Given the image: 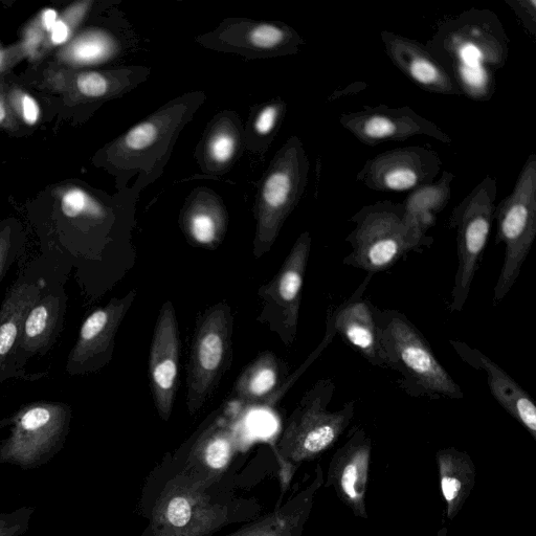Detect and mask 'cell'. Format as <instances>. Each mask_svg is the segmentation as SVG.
<instances>
[{
    "label": "cell",
    "instance_id": "1",
    "mask_svg": "<svg viewBox=\"0 0 536 536\" xmlns=\"http://www.w3.org/2000/svg\"><path fill=\"white\" fill-rule=\"evenodd\" d=\"M509 38L499 17L469 9L438 24L426 48L455 82L462 96L488 102L509 56Z\"/></svg>",
    "mask_w": 536,
    "mask_h": 536
},
{
    "label": "cell",
    "instance_id": "2",
    "mask_svg": "<svg viewBox=\"0 0 536 536\" xmlns=\"http://www.w3.org/2000/svg\"><path fill=\"white\" fill-rule=\"evenodd\" d=\"M334 392L331 379H322L302 397L288 418L276 446L284 490L303 462L314 460L330 450L350 426L355 401L331 412L328 406Z\"/></svg>",
    "mask_w": 536,
    "mask_h": 536
},
{
    "label": "cell",
    "instance_id": "3",
    "mask_svg": "<svg viewBox=\"0 0 536 536\" xmlns=\"http://www.w3.org/2000/svg\"><path fill=\"white\" fill-rule=\"evenodd\" d=\"M217 483L181 469L155 500L141 536H212L238 521L233 504L214 494Z\"/></svg>",
    "mask_w": 536,
    "mask_h": 536
},
{
    "label": "cell",
    "instance_id": "4",
    "mask_svg": "<svg viewBox=\"0 0 536 536\" xmlns=\"http://www.w3.org/2000/svg\"><path fill=\"white\" fill-rule=\"evenodd\" d=\"M374 312L387 366L402 375L409 394L456 400L464 397L427 339L404 314L376 307Z\"/></svg>",
    "mask_w": 536,
    "mask_h": 536
},
{
    "label": "cell",
    "instance_id": "5",
    "mask_svg": "<svg viewBox=\"0 0 536 536\" xmlns=\"http://www.w3.org/2000/svg\"><path fill=\"white\" fill-rule=\"evenodd\" d=\"M349 221L355 226L346 238L352 251L343 262L371 275L385 272L409 253L428 247L407 228L402 204L391 200L365 206Z\"/></svg>",
    "mask_w": 536,
    "mask_h": 536
},
{
    "label": "cell",
    "instance_id": "6",
    "mask_svg": "<svg viewBox=\"0 0 536 536\" xmlns=\"http://www.w3.org/2000/svg\"><path fill=\"white\" fill-rule=\"evenodd\" d=\"M234 314L232 306L220 302L198 318L187 368L186 404L191 416L204 409L233 357Z\"/></svg>",
    "mask_w": 536,
    "mask_h": 536
},
{
    "label": "cell",
    "instance_id": "7",
    "mask_svg": "<svg viewBox=\"0 0 536 536\" xmlns=\"http://www.w3.org/2000/svg\"><path fill=\"white\" fill-rule=\"evenodd\" d=\"M497 243L505 248L494 293L498 306L517 282L536 237V154L532 152L510 194L496 206Z\"/></svg>",
    "mask_w": 536,
    "mask_h": 536
},
{
    "label": "cell",
    "instance_id": "8",
    "mask_svg": "<svg viewBox=\"0 0 536 536\" xmlns=\"http://www.w3.org/2000/svg\"><path fill=\"white\" fill-rule=\"evenodd\" d=\"M308 172L309 160L302 142L290 139L267 173L258 198L253 247L256 259L272 250L284 222L301 200Z\"/></svg>",
    "mask_w": 536,
    "mask_h": 536
},
{
    "label": "cell",
    "instance_id": "9",
    "mask_svg": "<svg viewBox=\"0 0 536 536\" xmlns=\"http://www.w3.org/2000/svg\"><path fill=\"white\" fill-rule=\"evenodd\" d=\"M498 182L486 175L454 209L450 227L457 234L458 268L452 290L451 311L461 312L471 293L495 221Z\"/></svg>",
    "mask_w": 536,
    "mask_h": 536
},
{
    "label": "cell",
    "instance_id": "10",
    "mask_svg": "<svg viewBox=\"0 0 536 536\" xmlns=\"http://www.w3.org/2000/svg\"><path fill=\"white\" fill-rule=\"evenodd\" d=\"M311 235L304 232L297 239L278 274L260 287L262 310L258 321L275 332L286 346L297 339L302 292L311 251Z\"/></svg>",
    "mask_w": 536,
    "mask_h": 536
},
{
    "label": "cell",
    "instance_id": "11",
    "mask_svg": "<svg viewBox=\"0 0 536 536\" xmlns=\"http://www.w3.org/2000/svg\"><path fill=\"white\" fill-rule=\"evenodd\" d=\"M201 103L203 95H187L125 133L120 147L128 168L134 170V174L145 172V176H150L156 168L163 166L178 134Z\"/></svg>",
    "mask_w": 536,
    "mask_h": 536
},
{
    "label": "cell",
    "instance_id": "12",
    "mask_svg": "<svg viewBox=\"0 0 536 536\" xmlns=\"http://www.w3.org/2000/svg\"><path fill=\"white\" fill-rule=\"evenodd\" d=\"M441 168L440 156L432 148H396L368 160L356 182L375 192H412L433 184Z\"/></svg>",
    "mask_w": 536,
    "mask_h": 536
},
{
    "label": "cell",
    "instance_id": "13",
    "mask_svg": "<svg viewBox=\"0 0 536 536\" xmlns=\"http://www.w3.org/2000/svg\"><path fill=\"white\" fill-rule=\"evenodd\" d=\"M341 125L354 138L367 146L405 142L414 137H429L443 144H452L448 133L427 118L421 117L408 106H365L354 113L340 116Z\"/></svg>",
    "mask_w": 536,
    "mask_h": 536
},
{
    "label": "cell",
    "instance_id": "14",
    "mask_svg": "<svg viewBox=\"0 0 536 536\" xmlns=\"http://www.w3.org/2000/svg\"><path fill=\"white\" fill-rule=\"evenodd\" d=\"M136 298V290H131L123 298L111 299L86 318L67 359V373H95L113 360L117 333Z\"/></svg>",
    "mask_w": 536,
    "mask_h": 536
},
{
    "label": "cell",
    "instance_id": "15",
    "mask_svg": "<svg viewBox=\"0 0 536 536\" xmlns=\"http://www.w3.org/2000/svg\"><path fill=\"white\" fill-rule=\"evenodd\" d=\"M181 337L173 303L161 307L149 353V379L154 406L168 422L174 408L180 374Z\"/></svg>",
    "mask_w": 536,
    "mask_h": 536
},
{
    "label": "cell",
    "instance_id": "16",
    "mask_svg": "<svg viewBox=\"0 0 536 536\" xmlns=\"http://www.w3.org/2000/svg\"><path fill=\"white\" fill-rule=\"evenodd\" d=\"M372 441L366 431L355 427L346 443L331 458L325 486L335 494L357 518L367 520L368 491Z\"/></svg>",
    "mask_w": 536,
    "mask_h": 536
},
{
    "label": "cell",
    "instance_id": "17",
    "mask_svg": "<svg viewBox=\"0 0 536 536\" xmlns=\"http://www.w3.org/2000/svg\"><path fill=\"white\" fill-rule=\"evenodd\" d=\"M208 426L191 445L185 471L210 482H219L239 450L238 416L228 405L212 414Z\"/></svg>",
    "mask_w": 536,
    "mask_h": 536
},
{
    "label": "cell",
    "instance_id": "18",
    "mask_svg": "<svg viewBox=\"0 0 536 536\" xmlns=\"http://www.w3.org/2000/svg\"><path fill=\"white\" fill-rule=\"evenodd\" d=\"M289 375L286 363L274 352L260 353L237 378L229 408L239 417L249 410L274 407Z\"/></svg>",
    "mask_w": 536,
    "mask_h": 536
},
{
    "label": "cell",
    "instance_id": "19",
    "mask_svg": "<svg viewBox=\"0 0 536 536\" xmlns=\"http://www.w3.org/2000/svg\"><path fill=\"white\" fill-rule=\"evenodd\" d=\"M381 37L392 63L423 91L462 96L455 82L424 44L389 31H383Z\"/></svg>",
    "mask_w": 536,
    "mask_h": 536
},
{
    "label": "cell",
    "instance_id": "20",
    "mask_svg": "<svg viewBox=\"0 0 536 536\" xmlns=\"http://www.w3.org/2000/svg\"><path fill=\"white\" fill-rule=\"evenodd\" d=\"M215 41L223 44L222 49L256 57L296 54L303 44L300 35L285 25L239 20L217 30Z\"/></svg>",
    "mask_w": 536,
    "mask_h": 536
},
{
    "label": "cell",
    "instance_id": "21",
    "mask_svg": "<svg viewBox=\"0 0 536 536\" xmlns=\"http://www.w3.org/2000/svg\"><path fill=\"white\" fill-rule=\"evenodd\" d=\"M450 343L466 364L485 372L490 393L536 440V407L529 394L505 370L478 349L460 341Z\"/></svg>",
    "mask_w": 536,
    "mask_h": 536
},
{
    "label": "cell",
    "instance_id": "22",
    "mask_svg": "<svg viewBox=\"0 0 536 536\" xmlns=\"http://www.w3.org/2000/svg\"><path fill=\"white\" fill-rule=\"evenodd\" d=\"M70 417V407L61 402H38L27 406L16 417L10 451L32 455L49 448L59 439Z\"/></svg>",
    "mask_w": 536,
    "mask_h": 536
},
{
    "label": "cell",
    "instance_id": "23",
    "mask_svg": "<svg viewBox=\"0 0 536 536\" xmlns=\"http://www.w3.org/2000/svg\"><path fill=\"white\" fill-rule=\"evenodd\" d=\"M66 300L63 290L46 289L30 308L19 334L17 365L34 355L46 354L53 347L62 328Z\"/></svg>",
    "mask_w": 536,
    "mask_h": 536
},
{
    "label": "cell",
    "instance_id": "24",
    "mask_svg": "<svg viewBox=\"0 0 536 536\" xmlns=\"http://www.w3.org/2000/svg\"><path fill=\"white\" fill-rule=\"evenodd\" d=\"M355 295L332 314L335 332L373 366L388 368L374 306Z\"/></svg>",
    "mask_w": 536,
    "mask_h": 536
},
{
    "label": "cell",
    "instance_id": "25",
    "mask_svg": "<svg viewBox=\"0 0 536 536\" xmlns=\"http://www.w3.org/2000/svg\"><path fill=\"white\" fill-rule=\"evenodd\" d=\"M46 286L42 279L20 280L10 288L0 307V383L11 376V365H17L16 350L22 323Z\"/></svg>",
    "mask_w": 536,
    "mask_h": 536
},
{
    "label": "cell",
    "instance_id": "26",
    "mask_svg": "<svg viewBox=\"0 0 536 536\" xmlns=\"http://www.w3.org/2000/svg\"><path fill=\"white\" fill-rule=\"evenodd\" d=\"M324 480L322 466L318 465L316 478L300 493L268 515L227 536H301Z\"/></svg>",
    "mask_w": 536,
    "mask_h": 536
},
{
    "label": "cell",
    "instance_id": "27",
    "mask_svg": "<svg viewBox=\"0 0 536 536\" xmlns=\"http://www.w3.org/2000/svg\"><path fill=\"white\" fill-rule=\"evenodd\" d=\"M455 174L444 171L433 184L416 189L408 195L402 208L409 231L429 247L433 238L428 231L435 225L437 216L448 207L452 198Z\"/></svg>",
    "mask_w": 536,
    "mask_h": 536
},
{
    "label": "cell",
    "instance_id": "28",
    "mask_svg": "<svg viewBox=\"0 0 536 536\" xmlns=\"http://www.w3.org/2000/svg\"><path fill=\"white\" fill-rule=\"evenodd\" d=\"M436 461L446 518L453 521L475 487L476 466L471 456L455 448L438 451Z\"/></svg>",
    "mask_w": 536,
    "mask_h": 536
},
{
    "label": "cell",
    "instance_id": "29",
    "mask_svg": "<svg viewBox=\"0 0 536 536\" xmlns=\"http://www.w3.org/2000/svg\"><path fill=\"white\" fill-rule=\"evenodd\" d=\"M183 228L190 241L205 249H216L225 238L227 218L214 203L194 204L185 214Z\"/></svg>",
    "mask_w": 536,
    "mask_h": 536
},
{
    "label": "cell",
    "instance_id": "30",
    "mask_svg": "<svg viewBox=\"0 0 536 536\" xmlns=\"http://www.w3.org/2000/svg\"><path fill=\"white\" fill-rule=\"evenodd\" d=\"M239 134L229 121L219 122L213 128L206 145V160L214 168L227 167L234 160L238 149Z\"/></svg>",
    "mask_w": 536,
    "mask_h": 536
},
{
    "label": "cell",
    "instance_id": "31",
    "mask_svg": "<svg viewBox=\"0 0 536 536\" xmlns=\"http://www.w3.org/2000/svg\"><path fill=\"white\" fill-rule=\"evenodd\" d=\"M114 42L103 34H89L80 38L72 48V58L81 64H92L113 55Z\"/></svg>",
    "mask_w": 536,
    "mask_h": 536
},
{
    "label": "cell",
    "instance_id": "32",
    "mask_svg": "<svg viewBox=\"0 0 536 536\" xmlns=\"http://www.w3.org/2000/svg\"><path fill=\"white\" fill-rule=\"evenodd\" d=\"M61 210L66 217L76 218L83 213L100 216L102 207L91 195L80 188L67 190L61 199Z\"/></svg>",
    "mask_w": 536,
    "mask_h": 536
},
{
    "label": "cell",
    "instance_id": "33",
    "mask_svg": "<svg viewBox=\"0 0 536 536\" xmlns=\"http://www.w3.org/2000/svg\"><path fill=\"white\" fill-rule=\"evenodd\" d=\"M282 110L281 103L268 104L260 109L252 125L255 136L259 138L271 136L278 125Z\"/></svg>",
    "mask_w": 536,
    "mask_h": 536
},
{
    "label": "cell",
    "instance_id": "34",
    "mask_svg": "<svg viewBox=\"0 0 536 536\" xmlns=\"http://www.w3.org/2000/svg\"><path fill=\"white\" fill-rule=\"evenodd\" d=\"M77 88L83 96L99 99L105 97L109 93L110 81L101 73H84L77 79Z\"/></svg>",
    "mask_w": 536,
    "mask_h": 536
},
{
    "label": "cell",
    "instance_id": "35",
    "mask_svg": "<svg viewBox=\"0 0 536 536\" xmlns=\"http://www.w3.org/2000/svg\"><path fill=\"white\" fill-rule=\"evenodd\" d=\"M523 29L532 37H536V2L535 0H505Z\"/></svg>",
    "mask_w": 536,
    "mask_h": 536
},
{
    "label": "cell",
    "instance_id": "36",
    "mask_svg": "<svg viewBox=\"0 0 536 536\" xmlns=\"http://www.w3.org/2000/svg\"><path fill=\"white\" fill-rule=\"evenodd\" d=\"M17 249L9 232L0 233V283L16 261Z\"/></svg>",
    "mask_w": 536,
    "mask_h": 536
},
{
    "label": "cell",
    "instance_id": "37",
    "mask_svg": "<svg viewBox=\"0 0 536 536\" xmlns=\"http://www.w3.org/2000/svg\"><path fill=\"white\" fill-rule=\"evenodd\" d=\"M20 111L22 120L28 126H34L40 119V107L37 101L28 94H22L20 97Z\"/></svg>",
    "mask_w": 536,
    "mask_h": 536
},
{
    "label": "cell",
    "instance_id": "38",
    "mask_svg": "<svg viewBox=\"0 0 536 536\" xmlns=\"http://www.w3.org/2000/svg\"><path fill=\"white\" fill-rule=\"evenodd\" d=\"M70 36L71 29L69 25L65 24L63 20L58 19L57 24L51 31V40L53 44H55V46H61V44H64L69 40Z\"/></svg>",
    "mask_w": 536,
    "mask_h": 536
},
{
    "label": "cell",
    "instance_id": "39",
    "mask_svg": "<svg viewBox=\"0 0 536 536\" xmlns=\"http://www.w3.org/2000/svg\"><path fill=\"white\" fill-rule=\"evenodd\" d=\"M44 30L51 32L58 21V12L54 9L44 10L41 17Z\"/></svg>",
    "mask_w": 536,
    "mask_h": 536
},
{
    "label": "cell",
    "instance_id": "40",
    "mask_svg": "<svg viewBox=\"0 0 536 536\" xmlns=\"http://www.w3.org/2000/svg\"><path fill=\"white\" fill-rule=\"evenodd\" d=\"M7 117V110L2 102H0V124H2Z\"/></svg>",
    "mask_w": 536,
    "mask_h": 536
},
{
    "label": "cell",
    "instance_id": "41",
    "mask_svg": "<svg viewBox=\"0 0 536 536\" xmlns=\"http://www.w3.org/2000/svg\"><path fill=\"white\" fill-rule=\"evenodd\" d=\"M446 535H448V529L446 528H442L437 534V536H446Z\"/></svg>",
    "mask_w": 536,
    "mask_h": 536
},
{
    "label": "cell",
    "instance_id": "42",
    "mask_svg": "<svg viewBox=\"0 0 536 536\" xmlns=\"http://www.w3.org/2000/svg\"><path fill=\"white\" fill-rule=\"evenodd\" d=\"M2 63H3V55L2 53H0V66H2Z\"/></svg>",
    "mask_w": 536,
    "mask_h": 536
}]
</instances>
